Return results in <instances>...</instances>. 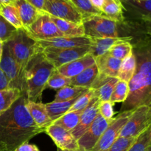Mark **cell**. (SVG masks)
I'll list each match as a JSON object with an SVG mask.
<instances>
[{"label": "cell", "instance_id": "cell-1", "mask_svg": "<svg viewBox=\"0 0 151 151\" xmlns=\"http://www.w3.org/2000/svg\"><path fill=\"white\" fill-rule=\"evenodd\" d=\"M24 95L0 115V150L15 151L38 134L44 132L35 124L27 108Z\"/></svg>", "mask_w": 151, "mask_h": 151}, {"label": "cell", "instance_id": "cell-2", "mask_svg": "<svg viewBox=\"0 0 151 151\" xmlns=\"http://www.w3.org/2000/svg\"><path fill=\"white\" fill-rule=\"evenodd\" d=\"M137 60L135 74L129 82V93L120 112L147 106L151 111V39L133 46Z\"/></svg>", "mask_w": 151, "mask_h": 151}, {"label": "cell", "instance_id": "cell-3", "mask_svg": "<svg viewBox=\"0 0 151 151\" xmlns=\"http://www.w3.org/2000/svg\"><path fill=\"white\" fill-rule=\"evenodd\" d=\"M55 69L42 51L35 53L22 73V95L29 101L36 102L41 99L47 81Z\"/></svg>", "mask_w": 151, "mask_h": 151}, {"label": "cell", "instance_id": "cell-4", "mask_svg": "<svg viewBox=\"0 0 151 151\" xmlns=\"http://www.w3.org/2000/svg\"><path fill=\"white\" fill-rule=\"evenodd\" d=\"M10 52L19 64L22 74L29 59L37 52L36 40L28 35L24 28L16 30L14 35L6 41Z\"/></svg>", "mask_w": 151, "mask_h": 151}, {"label": "cell", "instance_id": "cell-5", "mask_svg": "<svg viewBox=\"0 0 151 151\" xmlns=\"http://www.w3.org/2000/svg\"><path fill=\"white\" fill-rule=\"evenodd\" d=\"M85 36L89 38L119 37L116 22L103 15L92 16L83 19Z\"/></svg>", "mask_w": 151, "mask_h": 151}, {"label": "cell", "instance_id": "cell-6", "mask_svg": "<svg viewBox=\"0 0 151 151\" xmlns=\"http://www.w3.org/2000/svg\"><path fill=\"white\" fill-rule=\"evenodd\" d=\"M151 128V111L147 106H140L133 112L130 119L122 128L119 137H138Z\"/></svg>", "mask_w": 151, "mask_h": 151}, {"label": "cell", "instance_id": "cell-7", "mask_svg": "<svg viewBox=\"0 0 151 151\" xmlns=\"http://www.w3.org/2000/svg\"><path fill=\"white\" fill-rule=\"evenodd\" d=\"M43 12L58 19L81 24L83 16L71 1L66 0H45Z\"/></svg>", "mask_w": 151, "mask_h": 151}, {"label": "cell", "instance_id": "cell-8", "mask_svg": "<svg viewBox=\"0 0 151 151\" xmlns=\"http://www.w3.org/2000/svg\"><path fill=\"white\" fill-rule=\"evenodd\" d=\"M134 111L120 112L109 125L96 145L90 151H108L119 137L122 128L130 119Z\"/></svg>", "mask_w": 151, "mask_h": 151}, {"label": "cell", "instance_id": "cell-9", "mask_svg": "<svg viewBox=\"0 0 151 151\" xmlns=\"http://www.w3.org/2000/svg\"><path fill=\"white\" fill-rule=\"evenodd\" d=\"M46 58L58 69L63 65L77 60L89 53L90 47L74 48H52L48 47L41 50Z\"/></svg>", "mask_w": 151, "mask_h": 151}, {"label": "cell", "instance_id": "cell-10", "mask_svg": "<svg viewBox=\"0 0 151 151\" xmlns=\"http://www.w3.org/2000/svg\"><path fill=\"white\" fill-rule=\"evenodd\" d=\"M24 29L28 35L35 40L64 37L50 19V16L43 11L35 22Z\"/></svg>", "mask_w": 151, "mask_h": 151}, {"label": "cell", "instance_id": "cell-11", "mask_svg": "<svg viewBox=\"0 0 151 151\" xmlns=\"http://www.w3.org/2000/svg\"><path fill=\"white\" fill-rule=\"evenodd\" d=\"M113 120L106 119L98 114L91 126L78 139L80 151L91 150L96 145L104 131Z\"/></svg>", "mask_w": 151, "mask_h": 151}, {"label": "cell", "instance_id": "cell-12", "mask_svg": "<svg viewBox=\"0 0 151 151\" xmlns=\"http://www.w3.org/2000/svg\"><path fill=\"white\" fill-rule=\"evenodd\" d=\"M0 68L5 74L8 80L9 88H16L22 90V81L20 68L13 55L10 52L6 42H4L3 46Z\"/></svg>", "mask_w": 151, "mask_h": 151}, {"label": "cell", "instance_id": "cell-13", "mask_svg": "<svg viewBox=\"0 0 151 151\" xmlns=\"http://www.w3.org/2000/svg\"><path fill=\"white\" fill-rule=\"evenodd\" d=\"M91 39L83 37H57L46 40H36L37 52L48 47L52 48H74V47H91Z\"/></svg>", "mask_w": 151, "mask_h": 151}, {"label": "cell", "instance_id": "cell-14", "mask_svg": "<svg viewBox=\"0 0 151 151\" xmlns=\"http://www.w3.org/2000/svg\"><path fill=\"white\" fill-rule=\"evenodd\" d=\"M44 132L52 139L57 148L63 151H80L78 140L68 131L59 125L52 124L47 127Z\"/></svg>", "mask_w": 151, "mask_h": 151}, {"label": "cell", "instance_id": "cell-15", "mask_svg": "<svg viewBox=\"0 0 151 151\" xmlns=\"http://www.w3.org/2000/svg\"><path fill=\"white\" fill-rule=\"evenodd\" d=\"M99 105H100V100L95 95L94 92V96L91 99L88 106L82 112L79 123L71 131L72 136L77 140L82 137L83 134L88 129L95 118L97 117V114H99Z\"/></svg>", "mask_w": 151, "mask_h": 151}, {"label": "cell", "instance_id": "cell-16", "mask_svg": "<svg viewBox=\"0 0 151 151\" xmlns=\"http://www.w3.org/2000/svg\"><path fill=\"white\" fill-rule=\"evenodd\" d=\"M96 60L90 53L86 55L60 66L58 69V72L66 78H72L85 70L87 68L95 64Z\"/></svg>", "mask_w": 151, "mask_h": 151}, {"label": "cell", "instance_id": "cell-17", "mask_svg": "<svg viewBox=\"0 0 151 151\" xmlns=\"http://www.w3.org/2000/svg\"><path fill=\"white\" fill-rule=\"evenodd\" d=\"M91 45L89 53L94 59L108 53L111 48L119 43L126 42L132 40V37H116V38H91Z\"/></svg>", "mask_w": 151, "mask_h": 151}, {"label": "cell", "instance_id": "cell-18", "mask_svg": "<svg viewBox=\"0 0 151 151\" xmlns=\"http://www.w3.org/2000/svg\"><path fill=\"white\" fill-rule=\"evenodd\" d=\"M27 108L35 124L44 131L53 123L49 116L47 108L44 103L27 100Z\"/></svg>", "mask_w": 151, "mask_h": 151}, {"label": "cell", "instance_id": "cell-19", "mask_svg": "<svg viewBox=\"0 0 151 151\" xmlns=\"http://www.w3.org/2000/svg\"><path fill=\"white\" fill-rule=\"evenodd\" d=\"M13 5L17 9L24 29H26L34 23L42 12L33 7L26 0H17Z\"/></svg>", "mask_w": 151, "mask_h": 151}, {"label": "cell", "instance_id": "cell-20", "mask_svg": "<svg viewBox=\"0 0 151 151\" xmlns=\"http://www.w3.org/2000/svg\"><path fill=\"white\" fill-rule=\"evenodd\" d=\"M99 72L110 78H117L122 60L111 57L108 53L95 59Z\"/></svg>", "mask_w": 151, "mask_h": 151}, {"label": "cell", "instance_id": "cell-21", "mask_svg": "<svg viewBox=\"0 0 151 151\" xmlns=\"http://www.w3.org/2000/svg\"><path fill=\"white\" fill-rule=\"evenodd\" d=\"M50 16V15H49ZM50 16L58 29L60 31L64 37H83L85 36V31L83 23L78 24L69 21L58 19Z\"/></svg>", "mask_w": 151, "mask_h": 151}, {"label": "cell", "instance_id": "cell-22", "mask_svg": "<svg viewBox=\"0 0 151 151\" xmlns=\"http://www.w3.org/2000/svg\"><path fill=\"white\" fill-rule=\"evenodd\" d=\"M98 74V68L95 63L90 67L86 69L79 75L70 78L71 86L90 88Z\"/></svg>", "mask_w": 151, "mask_h": 151}, {"label": "cell", "instance_id": "cell-23", "mask_svg": "<svg viewBox=\"0 0 151 151\" xmlns=\"http://www.w3.org/2000/svg\"><path fill=\"white\" fill-rule=\"evenodd\" d=\"M101 12L103 16L116 23L123 22V6L120 0H106Z\"/></svg>", "mask_w": 151, "mask_h": 151}, {"label": "cell", "instance_id": "cell-24", "mask_svg": "<svg viewBox=\"0 0 151 151\" xmlns=\"http://www.w3.org/2000/svg\"><path fill=\"white\" fill-rule=\"evenodd\" d=\"M81 94V95H82ZM80 95V96H81ZM80 96H78L76 98H74L72 100H68V101L63 102H52V103H47L45 104L47 108V112H48L49 116L52 119V122H55L56 119L61 117L63 115L67 113L69 109L72 108L74 103L76 102V100L79 98Z\"/></svg>", "mask_w": 151, "mask_h": 151}, {"label": "cell", "instance_id": "cell-25", "mask_svg": "<svg viewBox=\"0 0 151 151\" xmlns=\"http://www.w3.org/2000/svg\"><path fill=\"white\" fill-rule=\"evenodd\" d=\"M137 69V60L134 52L122 60L117 78L119 81L129 83L135 74Z\"/></svg>", "mask_w": 151, "mask_h": 151}, {"label": "cell", "instance_id": "cell-26", "mask_svg": "<svg viewBox=\"0 0 151 151\" xmlns=\"http://www.w3.org/2000/svg\"><path fill=\"white\" fill-rule=\"evenodd\" d=\"M22 96V93L19 88H8L0 90V115L10 109Z\"/></svg>", "mask_w": 151, "mask_h": 151}, {"label": "cell", "instance_id": "cell-27", "mask_svg": "<svg viewBox=\"0 0 151 151\" xmlns=\"http://www.w3.org/2000/svg\"><path fill=\"white\" fill-rule=\"evenodd\" d=\"M89 88H83V87L75 86H68L62 88L57 91L55 97L54 102H63L76 98L81 94L86 92Z\"/></svg>", "mask_w": 151, "mask_h": 151}, {"label": "cell", "instance_id": "cell-28", "mask_svg": "<svg viewBox=\"0 0 151 151\" xmlns=\"http://www.w3.org/2000/svg\"><path fill=\"white\" fill-rule=\"evenodd\" d=\"M83 111L68 112L61 117L56 119L53 124L59 125L68 131H72L79 123L81 114Z\"/></svg>", "mask_w": 151, "mask_h": 151}, {"label": "cell", "instance_id": "cell-29", "mask_svg": "<svg viewBox=\"0 0 151 151\" xmlns=\"http://www.w3.org/2000/svg\"><path fill=\"white\" fill-rule=\"evenodd\" d=\"M0 16L17 29L23 28L18 10L14 5L0 6Z\"/></svg>", "mask_w": 151, "mask_h": 151}, {"label": "cell", "instance_id": "cell-30", "mask_svg": "<svg viewBox=\"0 0 151 151\" xmlns=\"http://www.w3.org/2000/svg\"><path fill=\"white\" fill-rule=\"evenodd\" d=\"M78 11L81 13L83 19L92 16H100L102 12L92 5L90 0H70Z\"/></svg>", "mask_w": 151, "mask_h": 151}, {"label": "cell", "instance_id": "cell-31", "mask_svg": "<svg viewBox=\"0 0 151 151\" xmlns=\"http://www.w3.org/2000/svg\"><path fill=\"white\" fill-rule=\"evenodd\" d=\"M133 53V45L130 41L119 43L109 50L108 54L111 57L123 60Z\"/></svg>", "mask_w": 151, "mask_h": 151}, {"label": "cell", "instance_id": "cell-32", "mask_svg": "<svg viewBox=\"0 0 151 151\" xmlns=\"http://www.w3.org/2000/svg\"><path fill=\"white\" fill-rule=\"evenodd\" d=\"M70 85V78L63 76L58 72L57 69H55L50 75L47 83V85H46V88H50L58 91L62 88H64V87Z\"/></svg>", "mask_w": 151, "mask_h": 151}, {"label": "cell", "instance_id": "cell-33", "mask_svg": "<svg viewBox=\"0 0 151 151\" xmlns=\"http://www.w3.org/2000/svg\"><path fill=\"white\" fill-rule=\"evenodd\" d=\"M129 93V83L119 81L117 82L113 93L111 97L110 101L113 103H122L126 100Z\"/></svg>", "mask_w": 151, "mask_h": 151}, {"label": "cell", "instance_id": "cell-34", "mask_svg": "<svg viewBox=\"0 0 151 151\" xmlns=\"http://www.w3.org/2000/svg\"><path fill=\"white\" fill-rule=\"evenodd\" d=\"M118 81H119V79L117 78H111L108 82L103 84L100 88L94 90L95 95L98 97L100 102L110 101L111 94Z\"/></svg>", "mask_w": 151, "mask_h": 151}, {"label": "cell", "instance_id": "cell-35", "mask_svg": "<svg viewBox=\"0 0 151 151\" xmlns=\"http://www.w3.org/2000/svg\"><path fill=\"white\" fill-rule=\"evenodd\" d=\"M151 145V128L146 130L137 137L135 142L128 151H146Z\"/></svg>", "mask_w": 151, "mask_h": 151}, {"label": "cell", "instance_id": "cell-36", "mask_svg": "<svg viewBox=\"0 0 151 151\" xmlns=\"http://www.w3.org/2000/svg\"><path fill=\"white\" fill-rule=\"evenodd\" d=\"M94 90L89 88L86 92L83 94L79 97V98L76 100L73 106H72L68 112L73 111H83L84 109L88 106V104L91 102V99L94 96ZM67 112V113H68Z\"/></svg>", "mask_w": 151, "mask_h": 151}, {"label": "cell", "instance_id": "cell-37", "mask_svg": "<svg viewBox=\"0 0 151 151\" xmlns=\"http://www.w3.org/2000/svg\"><path fill=\"white\" fill-rule=\"evenodd\" d=\"M17 29L0 16V41L6 42L15 34Z\"/></svg>", "mask_w": 151, "mask_h": 151}, {"label": "cell", "instance_id": "cell-38", "mask_svg": "<svg viewBox=\"0 0 151 151\" xmlns=\"http://www.w3.org/2000/svg\"><path fill=\"white\" fill-rule=\"evenodd\" d=\"M137 137H118L108 151H128L135 142Z\"/></svg>", "mask_w": 151, "mask_h": 151}, {"label": "cell", "instance_id": "cell-39", "mask_svg": "<svg viewBox=\"0 0 151 151\" xmlns=\"http://www.w3.org/2000/svg\"><path fill=\"white\" fill-rule=\"evenodd\" d=\"M129 4L139 15L140 19L143 16L151 13V0H144V1L131 0Z\"/></svg>", "mask_w": 151, "mask_h": 151}, {"label": "cell", "instance_id": "cell-40", "mask_svg": "<svg viewBox=\"0 0 151 151\" xmlns=\"http://www.w3.org/2000/svg\"><path fill=\"white\" fill-rule=\"evenodd\" d=\"M114 103L111 101L100 102L99 105V114L108 120H113L114 119Z\"/></svg>", "mask_w": 151, "mask_h": 151}, {"label": "cell", "instance_id": "cell-41", "mask_svg": "<svg viewBox=\"0 0 151 151\" xmlns=\"http://www.w3.org/2000/svg\"><path fill=\"white\" fill-rule=\"evenodd\" d=\"M15 151H40V150L35 145L30 144L28 142L21 145Z\"/></svg>", "mask_w": 151, "mask_h": 151}, {"label": "cell", "instance_id": "cell-42", "mask_svg": "<svg viewBox=\"0 0 151 151\" xmlns=\"http://www.w3.org/2000/svg\"><path fill=\"white\" fill-rule=\"evenodd\" d=\"M9 88V81L1 69L0 68V90H4Z\"/></svg>", "mask_w": 151, "mask_h": 151}, {"label": "cell", "instance_id": "cell-43", "mask_svg": "<svg viewBox=\"0 0 151 151\" xmlns=\"http://www.w3.org/2000/svg\"><path fill=\"white\" fill-rule=\"evenodd\" d=\"M141 19L145 23L147 33L151 35V13L143 16L142 17H141Z\"/></svg>", "mask_w": 151, "mask_h": 151}, {"label": "cell", "instance_id": "cell-44", "mask_svg": "<svg viewBox=\"0 0 151 151\" xmlns=\"http://www.w3.org/2000/svg\"><path fill=\"white\" fill-rule=\"evenodd\" d=\"M26 1L29 2L30 4H32L35 8L38 9V10H41V11L43 10L45 0H26Z\"/></svg>", "mask_w": 151, "mask_h": 151}, {"label": "cell", "instance_id": "cell-45", "mask_svg": "<svg viewBox=\"0 0 151 151\" xmlns=\"http://www.w3.org/2000/svg\"><path fill=\"white\" fill-rule=\"evenodd\" d=\"M105 1H106V0H90L91 3L92 4V5L94 6L95 8H97V10H100V11H101L102 7H103V4H104Z\"/></svg>", "mask_w": 151, "mask_h": 151}, {"label": "cell", "instance_id": "cell-46", "mask_svg": "<svg viewBox=\"0 0 151 151\" xmlns=\"http://www.w3.org/2000/svg\"><path fill=\"white\" fill-rule=\"evenodd\" d=\"M17 0H0V6L13 5Z\"/></svg>", "mask_w": 151, "mask_h": 151}, {"label": "cell", "instance_id": "cell-47", "mask_svg": "<svg viewBox=\"0 0 151 151\" xmlns=\"http://www.w3.org/2000/svg\"><path fill=\"white\" fill-rule=\"evenodd\" d=\"M3 46H4V42H2V41H0V61H1V55H2Z\"/></svg>", "mask_w": 151, "mask_h": 151}, {"label": "cell", "instance_id": "cell-48", "mask_svg": "<svg viewBox=\"0 0 151 151\" xmlns=\"http://www.w3.org/2000/svg\"><path fill=\"white\" fill-rule=\"evenodd\" d=\"M146 151H151V145L150 146H149L147 148V150H146Z\"/></svg>", "mask_w": 151, "mask_h": 151}, {"label": "cell", "instance_id": "cell-49", "mask_svg": "<svg viewBox=\"0 0 151 151\" xmlns=\"http://www.w3.org/2000/svg\"><path fill=\"white\" fill-rule=\"evenodd\" d=\"M57 151H63V150H60V149H59V148H57Z\"/></svg>", "mask_w": 151, "mask_h": 151}, {"label": "cell", "instance_id": "cell-50", "mask_svg": "<svg viewBox=\"0 0 151 151\" xmlns=\"http://www.w3.org/2000/svg\"><path fill=\"white\" fill-rule=\"evenodd\" d=\"M137 1H144V0H137Z\"/></svg>", "mask_w": 151, "mask_h": 151}, {"label": "cell", "instance_id": "cell-51", "mask_svg": "<svg viewBox=\"0 0 151 151\" xmlns=\"http://www.w3.org/2000/svg\"><path fill=\"white\" fill-rule=\"evenodd\" d=\"M66 1H70V0H66Z\"/></svg>", "mask_w": 151, "mask_h": 151}, {"label": "cell", "instance_id": "cell-52", "mask_svg": "<svg viewBox=\"0 0 151 151\" xmlns=\"http://www.w3.org/2000/svg\"><path fill=\"white\" fill-rule=\"evenodd\" d=\"M0 151H5V150H0Z\"/></svg>", "mask_w": 151, "mask_h": 151}]
</instances>
